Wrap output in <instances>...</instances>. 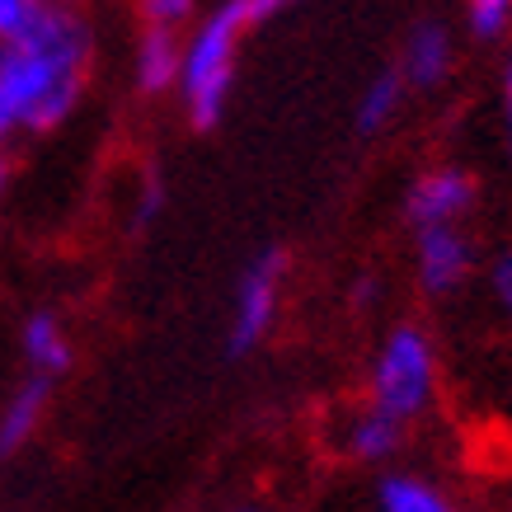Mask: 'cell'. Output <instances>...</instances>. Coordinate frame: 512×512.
Segmentation results:
<instances>
[{
  "instance_id": "cell-1",
  "label": "cell",
  "mask_w": 512,
  "mask_h": 512,
  "mask_svg": "<svg viewBox=\"0 0 512 512\" xmlns=\"http://www.w3.org/2000/svg\"><path fill=\"white\" fill-rule=\"evenodd\" d=\"M94 66V29L76 5H47L24 33L0 38V146L43 137L80 109Z\"/></svg>"
},
{
  "instance_id": "cell-2",
  "label": "cell",
  "mask_w": 512,
  "mask_h": 512,
  "mask_svg": "<svg viewBox=\"0 0 512 512\" xmlns=\"http://www.w3.org/2000/svg\"><path fill=\"white\" fill-rule=\"evenodd\" d=\"M259 5L254 0H221L217 10H207L198 19V29L184 38V62H179V99H184L188 123L198 132L226 118L235 90V62H240V43L245 33L259 24Z\"/></svg>"
},
{
  "instance_id": "cell-3",
  "label": "cell",
  "mask_w": 512,
  "mask_h": 512,
  "mask_svg": "<svg viewBox=\"0 0 512 512\" xmlns=\"http://www.w3.org/2000/svg\"><path fill=\"white\" fill-rule=\"evenodd\" d=\"M437 386H442V362H437L433 334L414 320L390 325L367 367V400L381 404L395 419L414 423L433 409Z\"/></svg>"
},
{
  "instance_id": "cell-4",
  "label": "cell",
  "mask_w": 512,
  "mask_h": 512,
  "mask_svg": "<svg viewBox=\"0 0 512 512\" xmlns=\"http://www.w3.org/2000/svg\"><path fill=\"white\" fill-rule=\"evenodd\" d=\"M282 282H287V249L278 245L259 249L240 268L231 296V329H226V353L231 357H249L268 339V329H273L282 306Z\"/></svg>"
},
{
  "instance_id": "cell-5",
  "label": "cell",
  "mask_w": 512,
  "mask_h": 512,
  "mask_svg": "<svg viewBox=\"0 0 512 512\" xmlns=\"http://www.w3.org/2000/svg\"><path fill=\"white\" fill-rule=\"evenodd\" d=\"M475 240L461 231V221H442V226H419L414 231V282L423 296L447 301L475 278Z\"/></svg>"
},
{
  "instance_id": "cell-6",
  "label": "cell",
  "mask_w": 512,
  "mask_h": 512,
  "mask_svg": "<svg viewBox=\"0 0 512 512\" xmlns=\"http://www.w3.org/2000/svg\"><path fill=\"white\" fill-rule=\"evenodd\" d=\"M480 202V179L461 165H433L423 170L409 193H404V221L419 226H442V221H466Z\"/></svg>"
},
{
  "instance_id": "cell-7",
  "label": "cell",
  "mask_w": 512,
  "mask_h": 512,
  "mask_svg": "<svg viewBox=\"0 0 512 512\" xmlns=\"http://www.w3.org/2000/svg\"><path fill=\"white\" fill-rule=\"evenodd\" d=\"M404 433H409V423L404 419L386 414L381 404L362 400V404H353L339 423H334L329 447H334V456L353 461V466H386V461L400 456Z\"/></svg>"
},
{
  "instance_id": "cell-8",
  "label": "cell",
  "mask_w": 512,
  "mask_h": 512,
  "mask_svg": "<svg viewBox=\"0 0 512 512\" xmlns=\"http://www.w3.org/2000/svg\"><path fill=\"white\" fill-rule=\"evenodd\" d=\"M451 66H456V43H451L447 24H437V19L414 24L400 47L404 85H409V90H437V85L451 76Z\"/></svg>"
},
{
  "instance_id": "cell-9",
  "label": "cell",
  "mask_w": 512,
  "mask_h": 512,
  "mask_svg": "<svg viewBox=\"0 0 512 512\" xmlns=\"http://www.w3.org/2000/svg\"><path fill=\"white\" fill-rule=\"evenodd\" d=\"M372 512H466L447 484L419 470H386L372 484Z\"/></svg>"
},
{
  "instance_id": "cell-10",
  "label": "cell",
  "mask_w": 512,
  "mask_h": 512,
  "mask_svg": "<svg viewBox=\"0 0 512 512\" xmlns=\"http://www.w3.org/2000/svg\"><path fill=\"white\" fill-rule=\"evenodd\" d=\"M179 62H184V38L179 29H160V24H146L132 47V80H137L141 94H170L179 85Z\"/></svg>"
},
{
  "instance_id": "cell-11",
  "label": "cell",
  "mask_w": 512,
  "mask_h": 512,
  "mask_svg": "<svg viewBox=\"0 0 512 512\" xmlns=\"http://www.w3.org/2000/svg\"><path fill=\"white\" fill-rule=\"evenodd\" d=\"M47 404H52V376L29 372L10 390V400L0 404V456H15L29 447L47 419Z\"/></svg>"
},
{
  "instance_id": "cell-12",
  "label": "cell",
  "mask_w": 512,
  "mask_h": 512,
  "mask_svg": "<svg viewBox=\"0 0 512 512\" xmlns=\"http://www.w3.org/2000/svg\"><path fill=\"white\" fill-rule=\"evenodd\" d=\"M19 353H24V367L38 376H66L71 372V334H66L62 315L57 311H33L19 329Z\"/></svg>"
},
{
  "instance_id": "cell-13",
  "label": "cell",
  "mask_w": 512,
  "mask_h": 512,
  "mask_svg": "<svg viewBox=\"0 0 512 512\" xmlns=\"http://www.w3.org/2000/svg\"><path fill=\"white\" fill-rule=\"evenodd\" d=\"M404 90H409V85H404L400 66L367 80V90L357 94V113H353L357 132H362V137H376L381 127L395 123V113H400V104H404Z\"/></svg>"
},
{
  "instance_id": "cell-14",
  "label": "cell",
  "mask_w": 512,
  "mask_h": 512,
  "mask_svg": "<svg viewBox=\"0 0 512 512\" xmlns=\"http://www.w3.org/2000/svg\"><path fill=\"white\" fill-rule=\"evenodd\" d=\"M484 287H489V306H494L498 320H503V329L512 334V240L503 249H494V254H489Z\"/></svg>"
},
{
  "instance_id": "cell-15",
  "label": "cell",
  "mask_w": 512,
  "mask_h": 512,
  "mask_svg": "<svg viewBox=\"0 0 512 512\" xmlns=\"http://www.w3.org/2000/svg\"><path fill=\"white\" fill-rule=\"evenodd\" d=\"M466 19L480 43H494L512 24V0H466Z\"/></svg>"
},
{
  "instance_id": "cell-16",
  "label": "cell",
  "mask_w": 512,
  "mask_h": 512,
  "mask_svg": "<svg viewBox=\"0 0 512 512\" xmlns=\"http://www.w3.org/2000/svg\"><path fill=\"white\" fill-rule=\"evenodd\" d=\"M141 24H160V29H184L198 15V0H137Z\"/></svg>"
},
{
  "instance_id": "cell-17",
  "label": "cell",
  "mask_w": 512,
  "mask_h": 512,
  "mask_svg": "<svg viewBox=\"0 0 512 512\" xmlns=\"http://www.w3.org/2000/svg\"><path fill=\"white\" fill-rule=\"evenodd\" d=\"M52 0H0V38H15L43 15Z\"/></svg>"
},
{
  "instance_id": "cell-18",
  "label": "cell",
  "mask_w": 512,
  "mask_h": 512,
  "mask_svg": "<svg viewBox=\"0 0 512 512\" xmlns=\"http://www.w3.org/2000/svg\"><path fill=\"white\" fill-rule=\"evenodd\" d=\"M381 296H386V278H381L376 268H362L353 278V287H348V306H353V311H376Z\"/></svg>"
},
{
  "instance_id": "cell-19",
  "label": "cell",
  "mask_w": 512,
  "mask_h": 512,
  "mask_svg": "<svg viewBox=\"0 0 512 512\" xmlns=\"http://www.w3.org/2000/svg\"><path fill=\"white\" fill-rule=\"evenodd\" d=\"M503 132H508V151H512V62L503 71Z\"/></svg>"
},
{
  "instance_id": "cell-20",
  "label": "cell",
  "mask_w": 512,
  "mask_h": 512,
  "mask_svg": "<svg viewBox=\"0 0 512 512\" xmlns=\"http://www.w3.org/2000/svg\"><path fill=\"white\" fill-rule=\"evenodd\" d=\"M254 5H259V15H278V10H287V5H296V0H254Z\"/></svg>"
},
{
  "instance_id": "cell-21",
  "label": "cell",
  "mask_w": 512,
  "mask_h": 512,
  "mask_svg": "<svg viewBox=\"0 0 512 512\" xmlns=\"http://www.w3.org/2000/svg\"><path fill=\"white\" fill-rule=\"evenodd\" d=\"M226 512H268V508H259V503H240V508H226Z\"/></svg>"
},
{
  "instance_id": "cell-22",
  "label": "cell",
  "mask_w": 512,
  "mask_h": 512,
  "mask_svg": "<svg viewBox=\"0 0 512 512\" xmlns=\"http://www.w3.org/2000/svg\"><path fill=\"white\" fill-rule=\"evenodd\" d=\"M5 184H10V165L0 160V193H5Z\"/></svg>"
},
{
  "instance_id": "cell-23",
  "label": "cell",
  "mask_w": 512,
  "mask_h": 512,
  "mask_svg": "<svg viewBox=\"0 0 512 512\" xmlns=\"http://www.w3.org/2000/svg\"><path fill=\"white\" fill-rule=\"evenodd\" d=\"M503 409L512 414V372H508V400H503Z\"/></svg>"
},
{
  "instance_id": "cell-24",
  "label": "cell",
  "mask_w": 512,
  "mask_h": 512,
  "mask_svg": "<svg viewBox=\"0 0 512 512\" xmlns=\"http://www.w3.org/2000/svg\"><path fill=\"white\" fill-rule=\"evenodd\" d=\"M57 5H80V0H57Z\"/></svg>"
},
{
  "instance_id": "cell-25",
  "label": "cell",
  "mask_w": 512,
  "mask_h": 512,
  "mask_svg": "<svg viewBox=\"0 0 512 512\" xmlns=\"http://www.w3.org/2000/svg\"><path fill=\"white\" fill-rule=\"evenodd\" d=\"M503 512H512V494H508V508H503Z\"/></svg>"
}]
</instances>
